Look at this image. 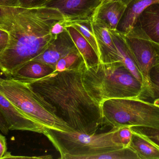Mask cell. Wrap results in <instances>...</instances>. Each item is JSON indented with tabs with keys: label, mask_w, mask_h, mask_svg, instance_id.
Instances as JSON below:
<instances>
[{
	"label": "cell",
	"mask_w": 159,
	"mask_h": 159,
	"mask_svg": "<svg viewBox=\"0 0 159 159\" xmlns=\"http://www.w3.org/2000/svg\"><path fill=\"white\" fill-rule=\"evenodd\" d=\"M65 19L57 8L0 6V29L7 32V46L0 56V67L11 77L24 64L41 55L57 38L51 32Z\"/></svg>",
	"instance_id": "6da1fadb"
},
{
	"label": "cell",
	"mask_w": 159,
	"mask_h": 159,
	"mask_svg": "<svg viewBox=\"0 0 159 159\" xmlns=\"http://www.w3.org/2000/svg\"><path fill=\"white\" fill-rule=\"evenodd\" d=\"M85 66L84 63L77 68L55 71L40 79L24 81L74 131L91 134L103 124V119L101 105L84 87L82 72Z\"/></svg>",
	"instance_id": "7a4b0ae2"
},
{
	"label": "cell",
	"mask_w": 159,
	"mask_h": 159,
	"mask_svg": "<svg viewBox=\"0 0 159 159\" xmlns=\"http://www.w3.org/2000/svg\"><path fill=\"white\" fill-rule=\"evenodd\" d=\"M83 84L90 96L98 103L112 99H138L143 91L142 82L123 63H99L82 72Z\"/></svg>",
	"instance_id": "3957f363"
},
{
	"label": "cell",
	"mask_w": 159,
	"mask_h": 159,
	"mask_svg": "<svg viewBox=\"0 0 159 159\" xmlns=\"http://www.w3.org/2000/svg\"><path fill=\"white\" fill-rule=\"evenodd\" d=\"M0 92L21 112L44 128L74 132L55 115L53 107L26 81L11 77L1 78Z\"/></svg>",
	"instance_id": "277c9868"
},
{
	"label": "cell",
	"mask_w": 159,
	"mask_h": 159,
	"mask_svg": "<svg viewBox=\"0 0 159 159\" xmlns=\"http://www.w3.org/2000/svg\"><path fill=\"white\" fill-rule=\"evenodd\" d=\"M119 128L101 133L64 132L46 128L44 134L61 155L60 159H76L80 156L103 153L123 148L118 137Z\"/></svg>",
	"instance_id": "5b68a950"
},
{
	"label": "cell",
	"mask_w": 159,
	"mask_h": 159,
	"mask_svg": "<svg viewBox=\"0 0 159 159\" xmlns=\"http://www.w3.org/2000/svg\"><path fill=\"white\" fill-rule=\"evenodd\" d=\"M103 124L112 128L143 126L159 129V106L139 99H112L101 103Z\"/></svg>",
	"instance_id": "8992f818"
},
{
	"label": "cell",
	"mask_w": 159,
	"mask_h": 159,
	"mask_svg": "<svg viewBox=\"0 0 159 159\" xmlns=\"http://www.w3.org/2000/svg\"><path fill=\"white\" fill-rule=\"evenodd\" d=\"M123 34L142 75L143 91L138 99L143 100L150 91V70L159 63V44L151 39L138 24Z\"/></svg>",
	"instance_id": "52a82bcc"
},
{
	"label": "cell",
	"mask_w": 159,
	"mask_h": 159,
	"mask_svg": "<svg viewBox=\"0 0 159 159\" xmlns=\"http://www.w3.org/2000/svg\"><path fill=\"white\" fill-rule=\"evenodd\" d=\"M0 112L9 130L27 131L43 133L46 128L22 113L0 92Z\"/></svg>",
	"instance_id": "ba28073f"
},
{
	"label": "cell",
	"mask_w": 159,
	"mask_h": 159,
	"mask_svg": "<svg viewBox=\"0 0 159 159\" xmlns=\"http://www.w3.org/2000/svg\"><path fill=\"white\" fill-rule=\"evenodd\" d=\"M102 0H54L47 6L57 8L67 21L91 18Z\"/></svg>",
	"instance_id": "9c48e42d"
},
{
	"label": "cell",
	"mask_w": 159,
	"mask_h": 159,
	"mask_svg": "<svg viewBox=\"0 0 159 159\" xmlns=\"http://www.w3.org/2000/svg\"><path fill=\"white\" fill-rule=\"evenodd\" d=\"M77 50V48L66 30L57 36L43 53L32 60L46 63L55 68L60 59Z\"/></svg>",
	"instance_id": "30bf717a"
},
{
	"label": "cell",
	"mask_w": 159,
	"mask_h": 159,
	"mask_svg": "<svg viewBox=\"0 0 159 159\" xmlns=\"http://www.w3.org/2000/svg\"><path fill=\"white\" fill-rule=\"evenodd\" d=\"M127 6L118 2L101 3L92 16V23L106 27L109 30H116Z\"/></svg>",
	"instance_id": "8fae6325"
},
{
	"label": "cell",
	"mask_w": 159,
	"mask_h": 159,
	"mask_svg": "<svg viewBox=\"0 0 159 159\" xmlns=\"http://www.w3.org/2000/svg\"><path fill=\"white\" fill-rule=\"evenodd\" d=\"M93 25L99 46L100 62L108 63L120 62L109 29L93 23Z\"/></svg>",
	"instance_id": "7c38bea8"
},
{
	"label": "cell",
	"mask_w": 159,
	"mask_h": 159,
	"mask_svg": "<svg viewBox=\"0 0 159 159\" xmlns=\"http://www.w3.org/2000/svg\"><path fill=\"white\" fill-rule=\"evenodd\" d=\"M159 4V0H134L127 6L117 30L126 34L134 27L140 15L150 6Z\"/></svg>",
	"instance_id": "4fadbf2b"
},
{
	"label": "cell",
	"mask_w": 159,
	"mask_h": 159,
	"mask_svg": "<svg viewBox=\"0 0 159 159\" xmlns=\"http://www.w3.org/2000/svg\"><path fill=\"white\" fill-rule=\"evenodd\" d=\"M109 31L116 46L120 61L123 63L137 79L142 82L141 73L126 43L124 34L117 30H109Z\"/></svg>",
	"instance_id": "5bb4252c"
},
{
	"label": "cell",
	"mask_w": 159,
	"mask_h": 159,
	"mask_svg": "<svg viewBox=\"0 0 159 159\" xmlns=\"http://www.w3.org/2000/svg\"><path fill=\"white\" fill-rule=\"evenodd\" d=\"M65 26L66 30L82 57L85 68H89L98 64L100 62L99 57L89 42L74 26L70 25Z\"/></svg>",
	"instance_id": "9a60e30c"
},
{
	"label": "cell",
	"mask_w": 159,
	"mask_h": 159,
	"mask_svg": "<svg viewBox=\"0 0 159 159\" xmlns=\"http://www.w3.org/2000/svg\"><path fill=\"white\" fill-rule=\"evenodd\" d=\"M55 68L46 63L31 60L18 70L11 77L19 80H35L40 79L52 73Z\"/></svg>",
	"instance_id": "2e32d148"
},
{
	"label": "cell",
	"mask_w": 159,
	"mask_h": 159,
	"mask_svg": "<svg viewBox=\"0 0 159 159\" xmlns=\"http://www.w3.org/2000/svg\"><path fill=\"white\" fill-rule=\"evenodd\" d=\"M136 24L155 42L159 44V4L150 6L140 15Z\"/></svg>",
	"instance_id": "e0dca14e"
},
{
	"label": "cell",
	"mask_w": 159,
	"mask_h": 159,
	"mask_svg": "<svg viewBox=\"0 0 159 159\" xmlns=\"http://www.w3.org/2000/svg\"><path fill=\"white\" fill-rule=\"evenodd\" d=\"M129 147L139 159H159V147L139 133L132 131Z\"/></svg>",
	"instance_id": "ac0fdd59"
},
{
	"label": "cell",
	"mask_w": 159,
	"mask_h": 159,
	"mask_svg": "<svg viewBox=\"0 0 159 159\" xmlns=\"http://www.w3.org/2000/svg\"><path fill=\"white\" fill-rule=\"evenodd\" d=\"M70 25L77 29L82 36L89 42L99 57V49L98 42L93 31L91 18L76 20H66L65 25Z\"/></svg>",
	"instance_id": "d6986e66"
},
{
	"label": "cell",
	"mask_w": 159,
	"mask_h": 159,
	"mask_svg": "<svg viewBox=\"0 0 159 159\" xmlns=\"http://www.w3.org/2000/svg\"><path fill=\"white\" fill-rule=\"evenodd\" d=\"M76 159H139V158L129 147L99 154L80 156Z\"/></svg>",
	"instance_id": "ffe728a7"
},
{
	"label": "cell",
	"mask_w": 159,
	"mask_h": 159,
	"mask_svg": "<svg viewBox=\"0 0 159 159\" xmlns=\"http://www.w3.org/2000/svg\"><path fill=\"white\" fill-rule=\"evenodd\" d=\"M149 78L150 91L142 101L159 106V63L155 64L151 68Z\"/></svg>",
	"instance_id": "44dd1931"
},
{
	"label": "cell",
	"mask_w": 159,
	"mask_h": 159,
	"mask_svg": "<svg viewBox=\"0 0 159 159\" xmlns=\"http://www.w3.org/2000/svg\"><path fill=\"white\" fill-rule=\"evenodd\" d=\"M84 63L81 55L79 51L77 50L70 53L60 59L56 64L55 71L62 72L77 68Z\"/></svg>",
	"instance_id": "7402d4cb"
},
{
	"label": "cell",
	"mask_w": 159,
	"mask_h": 159,
	"mask_svg": "<svg viewBox=\"0 0 159 159\" xmlns=\"http://www.w3.org/2000/svg\"><path fill=\"white\" fill-rule=\"evenodd\" d=\"M132 131L141 134L159 147V129L143 126L130 127Z\"/></svg>",
	"instance_id": "603a6c76"
},
{
	"label": "cell",
	"mask_w": 159,
	"mask_h": 159,
	"mask_svg": "<svg viewBox=\"0 0 159 159\" xmlns=\"http://www.w3.org/2000/svg\"><path fill=\"white\" fill-rule=\"evenodd\" d=\"M118 137L123 147H129L131 140L132 131L129 127L119 128Z\"/></svg>",
	"instance_id": "cb8c5ba5"
},
{
	"label": "cell",
	"mask_w": 159,
	"mask_h": 159,
	"mask_svg": "<svg viewBox=\"0 0 159 159\" xmlns=\"http://www.w3.org/2000/svg\"><path fill=\"white\" fill-rule=\"evenodd\" d=\"M54 0H19V7H32L46 5Z\"/></svg>",
	"instance_id": "d4e9b609"
},
{
	"label": "cell",
	"mask_w": 159,
	"mask_h": 159,
	"mask_svg": "<svg viewBox=\"0 0 159 159\" xmlns=\"http://www.w3.org/2000/svg\"><path fill=\"white\" fill-rule=\"evenodd\" d=\"M8 34L7 32L0 29V56L7 46Z\"/></svg>",
	"instance_id": "484cf974"
},
{
	"label": "cell",
	"mask_w": 159,
	"mask_h": 159,
	"mask_svg": "<svg viewBox=\"0 0 159 159\" xmlns=\"http://www.w3.org/2000/svg\"><path fill=\"white\" fill-rule=\"evenodd\" d=\"M6 140L4 136L0 134V159H3L6 155L7 152Z\"/></svg>",
	"instance_id": "4316f807"
},
{
	"label": "cell",
	"mask_w": 159,
	"mask_h": 159,
	"mask_svg": "<svg viewBox=\"0 0 159 159\" xmlns=\"http://www.w3.org/2000/svg\"><path fill=\"white\" fill-rule=\"evenodd\" d=\"M19 6V0H0V6L16 7Z\"/></svg>",
	"instance_id": "83f0119b"
},
{
	"label": "cell",
	"mask_w": 159,
	"mask_h": 159,
	"mask_svg": "<svg viewBox=\"0 0 159 159\" xmlns=\"http://www.w3.org/2000/svg\"><path fill=\"white\" fill-rule=\"evenodd\" d=\"M0 131L4 134H7L9 131L7 124L1 112H0Z\"/></svg>",
	"instance_id": "f1b7e54d"
},
{
	"label": "cell",
	"mask_w": 159,
	"mask_h": 159,
	"mask_svg": "<svg viewBox=\"0 0 159 159\" xmlns=\"http://www.w3.org/2000/svg\"><path fill=\"white\" fill-rule=\"evenodd\" d=\"M134 0H102L101 3H104L107 2H118L122 3L128 6Z\"/></svg>",
	"instance_id": "f546056e"
},
{
	"label": "cell",
	"mask_w": 159,
	"mask_h": 159,
	"mask_svg": "<svg viewBox=\"0 0 159 159\" xmlns=\"http://www.w3.org/2000/svg\"><path fill=\"white\" fill-rule=\"evenodd\" d=\"M4 77H6L5 76L3 72L2 69H1V67H0V79L2 78H4Z\"/></svg>",
	"instance_id": "4dcf8cb0"
}]
</instances>
